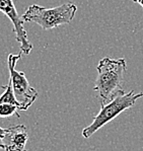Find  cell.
Masks as SVG:
<instances>
[{
	"label": "cell",
	"instance_id": "6da1fadb",
	"mask_svg": "<svg viewBox=\"0 0 143 151\" xmlns=\"http://www.w3.org/2000/svg\"><path fill=\"white\" fill-rule=\"evenodd\" d=\"M127 70V62L124 58L112 59L105 57L96 66L98 76L93 90L98 92L101 104H107L119 92L123 91L124 75Z\"/></svg>",
	"mask_w": 143,
	"mask_h": 151
},
{
	"label": "cell",
	"instance_id": "7a4b0ae2",
	"mask_svg": "<svg viewBox=\"0 0 143 151\" xmlns=\"http://www.w3.org/2000/svg\"><path fill=\"white\" fill-rule=\"evenodd\" d=\"M141 97H143L142 92L135 93L134 90H131L129 92H125L123 90L116 94L109 103L101 104V110L93 117V121L91 122V124L82 130L83 138L89 139L103 126L116 119L120 114L133 108L136 101Z\"/></svg>",
	"mask_w": 143,
	"mask_h": 151
},
{
	"label": "cell",
	"instance_id": "3957f363",
	"mask_svg": "<svg viewBox=\"0 0 143 151\" xmlns=\"http://www.w3.org/2000/svg\"><path fill=\"white\" fill-rule=\"evenodd\" d=\"M77 6L74 3L67 2L53 8L33 4L27 7L22 15L24 22H34L40 25L45 31H50L62 24H68L73 20Z\"/></svg>",
	"mask_w": 143,
	"mask_h": 151
},
{
	"label": "cell",
	"instance_id": "277c9868",
	"mask_svg": "<svg viewBox=\"0 0 143 151\" xmlns=\"http://www.w3.org/2000/svg\"><path fill=\"white\" fill-rule=\"evenodd\" d=\"M22 52H19L17 55L9 54L7 58V64L9 70V80L12 85L15 99L19 103V111H27L38 99L39 92L37 91V89L32 87L24 72L18 71L15 68L17 61L22 58Z\"/></svg>",
	"mask_w": 143,
	"mask_h": 151
},
{
	"label": "cell",
	"instance_id": "5b68a950",
	"mask_svg": "<svg viewBox=\"0 0 143 151\" xmlns=\"http://www.w3.org/2000/svg\"><path fill=\"white\" fill-rule=\"evenodd\" d=\"M0 12L5 14L10 19L13 25L15 39L20 45V52L24 55H29L33 50L34 46L29 41L27 34L24 29V22L22 16L18 15L13 0H0Z\"/></svg>",
	"mask_w": 143,
	"mask_h": 151
},
{
	"label": "cell",
	"instance_id": "8992f818",
	"mask_svg": "<svg viewBox=\"0 0 143 151\" xmlns=\"http://www.w3.org/2000/svg\"><path fill=\"white\" fill-rule=\"evenodd\" d=\"M27 140L29 133L24 125L10 126L5 138V151H27L25 144Z\"/></svg>",
	"mask_w": 143,
	"mask_h": 151
},
{
	"label": "cell",
	"instance_id": "52a82bcc",
	"mask_svg": "<svg viewBox=\"0 0 143 151\" xmlns=\"http://www.w3.org/2000/svg\"><path fill=\"white\" fill-rule=\"evenodd\" d=\"M8 133V128L4 129V128L0 127V149L5 150V138Z\"/></svg>",
	"mask_w": 143,
	"mask_h": 151
},
{
	"label": "cell",
	"instance_id": "ba28073f",
	"mask_svg": "<svg viewBox=\"0 0 143 151\" xmlns=\"http://www.w3.org/2000/svg\"><path fill=\"white\" fill-rule=\"evenodd\" d=\"M132 1L135 2V3H137V4H139V5L143 8V0H132Z\"/></svg>",
	"mask_w": 143,
	"mask_h": 151
}]
</instances>
